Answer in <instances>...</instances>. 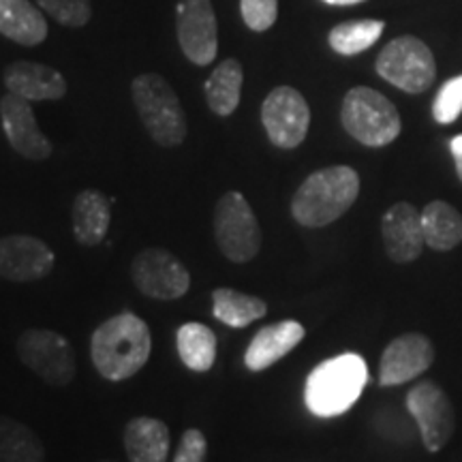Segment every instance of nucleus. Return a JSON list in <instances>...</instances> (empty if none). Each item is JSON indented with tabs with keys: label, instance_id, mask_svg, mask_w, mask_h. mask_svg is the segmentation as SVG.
Segmentation results:
<instances>
[{
	"label": "nucleus",
	"instance_id": "nucleus-1",
	"mask_svg": "<svg viewBox=\"0 0 462 462\" xmlns=\"http://www.w3.org/2000/svg\"><path fill=\"white\" fill-rule=\"evenodd\" d=\"M152 351L148 323L133 313L103 321L90 338V357L101 377L126 381L137 374Z\"/></svg>",
	"mask_w": 462,
	"mask_h": 462
},
{
	"label": "nucleus",
	"instance_id": "nucleus-2",
	"mask_svg": "<svg viewBox=\"0 0 462 462\" xmlns=\"http://www.w3.org/2000/svg\"><path fill=\"white\" fill-rule=\"evenodd\" d=\"M360 176L354 167L332 165L310 173L291 199V215L302 227H326L356 204Z\"/></svg>",
	"mask_w": 462,
	"mask_h": 462
},
{
	"label": "nucleus",
	"instance_id": "nucleus-3",
	"mask_svg": "<svg viewBox=\"0 0 462 462\" xmlns=\"http://www.w3.org/2000/svg\"><path fill=\"white\" fill-rule=\"evenodd\" d=\"M366 381L368 368L362 356L343 354L321 362L306 379V407L319 418L345 413L357 402Z\"/></svg>",
	"mask_w": 462,
	"mask_h": 462
},
{
	"label": "nucleus",
	"instance_id": "nucleus-4",
	"mask_svg": "<svg viewBox=\"0 0 462 462\" xmlns=\"http://www.w3.org/2000/svg\"><path fill=\"white\" fill-rule=\"evenodd\" d=\"M131 97L143 129L159 146L176 148L187 140V114L176 90L159 73H142L133 79Z\"/></svg>",
	"mask_w": 462,
	"mask_h": 462
},
{
	"label": "nucleus",
	"instance_id": "nucleus-5",
	"mask_svg": "<svg viewBox=\"0 0 462 462\" xmlns=\"http://www.w3.org/2000/svg\"><path fill=\"white\" fill-rule=\"evenodd\" d=\"M340 123L356 142L368 148L388 146L401 135V114L388 97L368 86H356L345 95Z\"/></svg>",
	"mask_w": 462,
	"mask_h": 462
},
{
	"label": "nucleus",
	"instance_id": "nucleus-6",
	"mask_svg": "<svg viewBox=\"0 0 462 462\" xmlns=\"http://www.w3.org/2000/svg\"><path fill=\"white\" fill-rule=\"evenodd\" d=\"M20 362L51 388H67L78 374L73 345L48 328H31L15 343Z\"/></svg>",
	"mask_w": 462,
	"mask_h": 462
},
{
	"label": "nucleus",
	"instance_id": "nucleus-7",
	"mask_svg": "<svg viewBox=\"0 0 462 462\" xmlns=\"http://www.w3.org/2000/svg\"><path fill=\"white\" fill-rule=\"evenodd\" d=\"M215 240L229 262L246 263L259 255L262 227L240 190H227L215 208Z\"/></svg>",
	"mask_w": 462,
	"mask_h": 462
},
{
	"label": "nucleus",
	"instance_id": "nucleus-8",
	"mask_svg": "<svg viewBox=\"0 0 462 462\" xmlns=\"http://www.w3.org/2000/svg\"><path fill=\"white\" fill-rule=\"evenodd\" d=\"M374 69L385 82L409 95L429 90L437 78V62L430 48L411 34L392 39L379 51Z\"/></svg>",
	"mask_w": 462,
	"mask_h": 462
},
{
	"label": "nucleus",
	"instance_id": "nucleus-9",
	"mask_svg": "<svg viewBox=\"0 0 462 462\" xmlns=\"http://www.w3.org/2000/svg\"><path fill=\"white\" fill-rule=\"evenodd\" d=\"M131 281L152 300H178L190 289V274L180 259L165 248L150 246L131 262Z\"/></svg>",
	"mask_w": 462,
	"mask_h": 462
},
{
	"label": "nucleus",
	"instance_id": "nucleus-10",
	"mask_svg": "<svg viewBox=\"0 0 462 462\" xmlns=\"http://www.w3.org/2000/svg\"><path fill=\"white\" fill-rule=\"evenodd\" d=\"M262 123L276 148L293 150L306 140L310 107L302 92L291 86H276L262 103Z\"/></svg>",
	"mask_w": 462,
	"mask_h": 462
},
{
	"label": "nucleus",
	"instance_id": "nucleus-11",
	"mask_svg": "<svg viewBox=\"0 0 462 462\" xmlns=\"http://www.w3.org/2000/svg\"><path fill=\"white\" fill-rule=\"evenodd\" d=\"M407 409L429 452L435 454L448 446L456 430V413L446 392L432 381H421L407 394Z\"/></svg>",
	"mask_w": 462,
	"mask_h": 462
},
{
	"label": "nucleus",
	"instance_id": "nucleus-12",
	"mask_svg": "<svg viewBox=\"0 0 462 462\" xmlns=\"http://www.w3.org/2000/svg\"><path fill=\"white\" fill-rule=\"evenodd\" d=\"M176 34L180 50L193 65H212L218 51V24L212 0H180Z\"/></svg>",
	"mask_w": 462,
	"mask_h": 462
},
{
	"label": "nucleus",
	"instance_id": "nucleus-13",
	"mask_svg": "<svg viewBox=\"0 0 462 462\" xmlns=\"http://www.w3.org/2000/svg\"><path fill=\"white\" fill-rule=\"evenodd\" d=\"M56 255L42 238L14 234L0 238V279L11 282L42 281L54 270Z\"/></svg>",
	"mask_w": 462,
	"mask_h": 462
},
{
	"label": "nucleus",
	"instance_id": "nucleus-14",
	"mask_svg": "<svg viewBox=\"0 0 462 462\" xmlns=\"http://www.w3.org/2000/svg\"><path fill=\"white\" fill-rule=\"evenodd\" d=\"M435 360V346L424 334L409 332L385 346L379 362V385H402L424 374Z\"/></svg>",
	"mask_w": 462,
	"mask_h": 462
},
{
	"label": "nucleus",
	"instance_id": "nucleus-15",
	"mask_svg": "<svg viewBox=\"0 0 462 462\" xmlns=\"http://www.w3.org/2000/svg\"><path fill=\"white\" fill-rule=\"evenodd\" d=\"M0 120L5 135L20 157L28 161H45L51 157V142L39 129L31 101L17 95H7L0 99Z\"/></svg>",
	"mask_w": 462,
	"mask_h": 462
},
{
	"label": "nucleus",
	"instance_id": "nucleus-16",
	"mask_svg": "<svg viewBox=\"0 0 462 462\" xmlns=\"http://www.w3.org/2000/svg\"><path fill=\"white\" fill-rule=\"evenodd\" d=\"M381 238H383V248L392 262H415L426 246L421 210L407 201L392 206L381 218Z\"/></svg>",
	"mask_w": 462,
	"mask_h": 462
},
{
	"label": "nucleus",
	"instance_id": "nucleus-17",
	"mask_svg": "<svg viewBox=\"0 0 462 462\" xmlns=\"http://www.w3.org/2000/svg\"><path fill=\"white\" fill-rule=\"evenodd\" d=\"M3 82L11 95L26 101H58L67 95V79L54 67L32 60H15L5 67Z\"/></svg>",
	"mask_w": 462,
	"mask_h": 462
},
{
	"label": "nucleus",
	"instance_id": "nucleus-18",
	"mask_svg": "<svg viewBox=\"0 0 462 462\" xmlns=\"http://www.w3.org/2000/svg\"><path fill=\"white\" fill-rule=\"evenodd\" d=\"M306 330L298 321H279L263 326L245 351V364L248 371L262 373L265 368L274 366L287 354H291L296 346L302 343Z\"/></svg>",
	"mask_w": 462,
	"mask_h": 462
},
{
	"label": "nucleus",
	"instance_id": "nucleus-19",
	"mask_svg": "<svg viewBox=\"0 0 462 462\" xmlns=\"http://www.w3.org/2000/svg\"><path fill=\"white\" fill-rule=\"evenodd\" d=\"M123 446L129 462H167L170 456V429L165 421L140 415L126 421Z\"/></svg>",
	"mask_w": 462,
	"mask_h": 462
},
{
	"label": "nucleus",
	"instance_id": "nucleus-20",
	"mask_svg": "<svg viewBox=\"0 0 462 462\" xmlns=\"http://www.w3.org/2000/svg\"><path fill=\"white\" fill-rule=\"evenodd\" d=\"M112 223V206L101 190L84 189L75 195L71 225L75 240L82 246H97L106 240Z\"/></svg>",
	"mask_w": 462,
	"mask_h": 462
},
{
	"label": "nucleus",
	"instance_id": "nucleus-21",
	"mask_svg": "<svg viewBox=\"0 0 462 462\" xmlns=\"http://www.w3.org/2000/svg\"><path fill=\"white\" fill-rule=\"evenodd\" d=\"M0 34L34 48L48 39V22L31 0H0Z\"/></svg>",
	"mask_w": 462,
	"mask_h": 462
},
{
	"label": "nucleus",
	"instance_id": "nucleus-22",
	"mask_svg": "<svg viewBox=\"0 0 462 462\" xmlns=\"http://www.w3.org/2000/svg\"><path fill=\"white\" fill-rule=\"evenodd\" d=\"M242 84H245L242 62L236 60V58H225L223 62H218L204 84L208 107L221 118H227L240 106Z\"/></svg>",
	"mask_w": 462,
	"mask_h": 462
},
{
	"label": "nucleus",
	"instance_id": "nucleus-23",
	"mask_svg": "<svg viewBox=\"0 0 462 462\" xmlns=\"http://www.w3.org/2000/svg\"><path fill=\"white\" fill-rule=\"evenodd\" d=\"M426 246L432 251H452L462 242V215L448 201H432L421 210Z\"/></svg>",
	"mask_w": 462,
	"mask_h": 462
},
{
	"label": "nucleus",
	"instance_id": "nucleus-24",
	"mask_svg": "<svg viewBox=\"0 0 462 462\" xmlns=\"http://www.w3.org/2000/svg\"><path fill=\"white\" fill-rule=\"evenodd\" d=\"M0 462H45L42 437L11 415H0Z\"/></svg>",
	"mask_w": 462,
	"mask_h": 462
},
{
	"label": "nucleus",
	"instance_id": "nucleus-25",
	"mask_svg": "<svg viewBox=\"0 0 462 462\" xmlns=\"http://www.w3.org/2000/svg\"><path fill=\"white\" fill-rule=\"evenodd\" d=\"M176 346L184 366L195 373H206L217 362V337L204 323H184L176 332Z\"/></svg>",
	"mask_w": 462,
	"mask_h": 462
},
{
	"label": "nucleus",
	"instance_id": "nucleus-26",
	"mask_svg": "<svg viewBox=\"0 0 462 462\" xmlns=\"http://www.w3.org/2000/svg\"><path fill=\"white\" fill-rule=\"evenodd\" d=\"M215 317L229 328H246L268 313V304L262 298L242 293L238 289L218 287L212 291Z\"/></svg>",
	"mask_w": 462,
	"mask_h": 462
},
{
	"label": "nucleus",
	"instance_id": "nucleus-27",
	"mask_svg": "<svg viewBox=\"0 0 462 462\" xmlns=\"http://www.w3.org/2000/svg\"><path fill=\"white\" fill-rule=\"evenodd\" d=\"M385 22L381 20H356L343 22L334 26L328 34V43L340 56H356L362 54L364 50L373 48L383 34Z\"/></svg>",
	"mask_w": 462,
	"mask_h": 462
},
{
	"label": "nucleus",
	"instance_id": "nucleus-28",
	"mask_svg": "<svg viewBox=\"0 0 462 462\" xmlns=\"http://www.w3.org/2000/svg\"><path fill=\"white\" fill-rule=\"evenodd\" d=\"M34 3L50 17H54L58 24L69 28H82L92 17L90 0H34Z\"/></svg>",
	"mask_w": 462,
	"mask_h": 462
},
{
	"label": "nucleus",
	"instance_id": "nucleus-29",
	"mask_svg": "<svg viewBox=\"0 0 462 462\" xmlns=\"http://www.w3.org/2000/svg\"><path fill=\"white\" fill-rule=\"evenodd\" d=\"M462 114V75L448 79L432 101V118L439 125H452Z\"/></svg>",
	"mask_w": 462,
	"mask_h": 462
},
{
	"label": "nucleus",
	"instance_id": "nucleus-30",
	"mask_svg": "<svg viewBox=\"0 0 462 462\" xmlns=\"http://www.w3.org/2000/svg\"><path fill=\"white\" fill-rule=\"evenodd\" d=\"M240 14L253 32H265L279 17V0H240Z\"/></svg>",
	"mask_w": 462,
	"mask_h": 462
},
{
	"label": "nucleus",
	"instance_id": "nucleus-31",
	"mask_svg": "<svg viewBox=\"0 0 462 462\" xmlns=\"http://www.w3.org/2000/svg\"><path fill=\"white\" fill-rule=\"evenodd\" d=\"M208 441L206 435L198 429H189L182 432L180 446L173 456V462H206Z\"/></svg>",
	"mask_w": 462,
	"mask_h": 462
},
{
	"label": "nucleus",
	"instance_id": "nucleus-32",
	"mask_svg": "<svg viewBox=\"0 0 462 462\" xmlns=\"http://www.w3.org/2000/svg\"><path fill=\"white\" fill-rule=\"evenodd\" d=\"M449 150H452L456 173H458V178L462 180V135H456L454 140L449 142Z\"/></svg>",
	"mask_w": 462,
	"mask_h": 462
},
{
	"label": "nucleus",
	"instance_id": "nucleus-33",
	"mask_svg": "<svg viewBox=\"0 0 462 462\" xmlns=\"http://www.w3.org/2000/svg\"><path fill=\"white\" fill-rule=\"evenodd\" d=\"M326 5H334V7H351V5L366 3V0H323Z\"/></svg>",
	"mask_w": 462,
	"mask_h": 462
},
{
	"label": "nucleus",
	"instance_id": "nucleus-34",
	"mask_svg": "<svg viewBox=\"0 0 462 462\" xmlns=\"http://www.w3.org/2000/svg\"><path fill=\"white\" fill-rule=\"evenodd\" d=\"M99 462H116V460H99Z\"/></svg>",
	"mask_w": 462,
	"mask_h": 462
}]
</instances>
